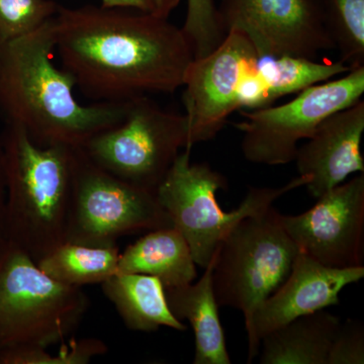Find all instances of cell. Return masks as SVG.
Returning a JSON list of instances; mask_svg holds the SVG:
<instances>
[{
	"label": "cell",
	"instance_id": "cell-6",
	"mask_svg": "<svg viewBox=\"0 0 364 364\" xmlns=\"http://www.w3.org/2000/svg\"><path fill=\"white\" fill-rule=\"evenodd\" d=\"M299 251L275 208L243 218L217 248L213 287L218 305L240 310L247 324L289 277Z\"/></svg>",
	"mask_w": 364,
	"mask_h": 364
},
{
	"label": "cell",
	"instance_id": "cell-5",
	"mask_svg": "<svg viewBox=\"0 0 364 364\" xmlns=\"http://www.w3.org/2000/svg\"><path fill=\"white\" fill-rule=\"evenodd\" d=\"M191 152L186 147L179 153L155 195L188 242L196 264L203 268L235 224L264 212L280 196L308 182V177L299 176L280 188H250L240 205L226 213L217 200L218 191L227 188L226 177L208 163L191 162Z\"/></svg>",
	"mask_w": 364,
	"mask_h": 364
},
{
	"label": "cell",
	"instance_id": "cell-20",
	"mask_svg": "<svg viewBox=\"0 0 364 364\" xmlns=\"http://www.w3.org/2000/svg\"><path fill=\"white\" fill-rule=\"evenodd\" d=\"M117 245L91 246L64 242L38 260V267L66 286L102 284L116 274L119 260Z\"/></svg>",
	"mask_w": 364,
	"mask_h": 364
},
{
	"label": "cell",
	"instance_id": "cell-13",
	"mask_svg": "<svg viewBox=\"0 0 364 364\" xmlns=\"http://www.w3.org/2000/svg\"><path fill=\"white\" fill-rule=\"evenodd\" d=\"M363 277V267H326L299 251L289 277L255 309L245 325L248 363L259 353L261 339L268 333L301 316L338 305L345 287Z\"/></svg>",
	"mask_w": 364,
	"mask_h": 364
},
{
	"label": "cell",
	"instance_id": "cell-14",
	"mask_svg": "<svg viewBox=\"0 0 364 364\" xmlns=\"http://www.w3.org/2000/svg\"><path fill=\"white\" fill-rule=\"evenodd\" d=\"M363 132L364 102L360 100L327 117L308 142L299 146L294 161L299 176L308 177L306 186L314 198L343 183L351 174L363 173Z\"/></svg>",
	"mask_w": 364,
	"mask_h": 364
},
{
	"label": "cell",
	"instance_id": "cell-24",
	"mask_svg": "<svg viewBox=\"0 0 364 364\" xmlns=\"http://www.w3.org/2000/svg\"><path fill=\"white\" fill-rule=\"evenodd\" d=\"M181 28L193 47L195 59L214 51L225 37L215 0H188L186 21Z\"/></svg>",
	"mask_w": 364,
	"mask_h": 364
},
{
	"label": "cell",
	"instance_id": "cell-12",
	"mask_svg": "<svg viewBox=\"0 0 364 364\" xmlns=\"http://www.w3.org/2000/svg\"><path fill=\"white\" fill-rule=\"evenodd\" d=\"M303 214H279L301 252L334 268L363 267L364 176L345 181L317 198Z\"/></svg>",
	"mask_w": 364,
	"mask_h": 364
},
{
	"label": "cell",
	"instance_id": "cell-4",
	"mask_svg": "<svg viewBox=\"0 0 364 364\" xmlns=\"http://www.w3.org/2000/svg\"><path fill=\"white\" fill-rule=\"evenodd\" d=\"M90 308L81 287L48 277L25 251L0 250V351L49 348L78 329Z\"/></svg>",
	"mask_w": 364,
	"mask_h": 364
},
{
	"label": "cell",
	"instance_id": "cell-1",
	"mask_svg": "<svg viewBox=\"0 0 364 364\" xmlns=\"http://www.w3.org/2000/svg\"><path fill=\"white\" fill-rule=\"evenodd\" d=\"M53 21L62 69L97 102L176 92L195 59L182 28L154 14L59 4Z\"/></svg>",
	"mask_w": 364,
	"mask_h": 364
},
{
	"label": "cell",
	"instance_id": "cell-28",
	"mask_svg": "<svg viewBox=\"0 0 364 364\" xmlns=\"http://www.w3.org/2000/svg\"><path fill=\"white\" fill-rule=\"evenodd\" d=\"M157 7V16L168 18L172 11L181 4V0H155Z\"/></svg>",
	"mask_w": 364,
	"mask_h": 364
},
{
	"label": "cell",
	"instance_id": "cell-10",
	"mask_svg": "<svg viewBox=\"0 0 364 364\" xmlns=\"http://www.w3.org/2000/svg\"><path fill=\"white\" fill-rule=\"evenodd\" d=\"M222 32L243 33L261 59H316L335 50L320 0H221Z\"/></svg>",
	"mask_w": 364,
	"mask_h": 364
},
{
	"label": "cell",
	"instance_id": "cell-15",
	"mask_svg": "<svg viewBox=\"0 0 364 364\" xmlns=\"http://www.w3.org/2000/svg\"><path fill=\"white\" fill-rule=\"evenodd\" d=\"M343 62H318L303 57L280 56L261 60L242 88L240 109L269 107L275 100L299 93L350 71Z\"/></svg>",
	"mask_w": 364,
	"mask_h": 364
},
{
	"label": "cell",
	"instance_id": "cell-25",
	"mask_svg": "<svg viewBox=\"0 0 364 364\" xmlns=\"http://www.w3.org/2000/svg\"><path fill=\"white\" fill-rule=\"evenodd\" d=\"M364 328L360 321L347 320L340 324L333 340L327 364H363Z\"/></svg>",
	"mask_w": 364,
	"mask_h": 364
},
{
	"label": "cell",
	"instance_id": "cell-2",
	"mask_svg": "<svg viewBox=\"0 0 364 364\" xmlns=\"http://www.w3.org/2000/svg\"><path fill=\"white\" fill-rule=\"evenodd\" d=\"M53 18L21 39L0 44V114L38 145L80 148L119 124L129 102L79 104L73 79L53 62Z\"/></svg>",
	"mask_w": 364,
	"mask_h": 364
},
{
	"label": "cell",
	"instance_id": "cell-26",
	"mask_svg": "<svg viewBox=\"0 0 364 364\" xmlns=\"http://www.w3.org/2000/svg\"><path fill=\"white\" fill-rule=\"evenodd\" d=\"M102 6L111 9H128L154 14L157 16V7L155 0H102Z\"/></svg>",
	"mask_w": 364,
	"mask_h": 364
},
{
	"label": "cell",
	"instance_id": "cell-18",
	"mask_svg": "<svg viewBox=\"0 0 364 364\" xmlns=\"http://www.w3.org/2000/svg\"><path fill=\"white\" fill-rule=\"evenodd\" d=\"M105 298L116 308L132 331L154 332L161 327L186 331L188 326L174 317L162 282L140 273H116L102 284Z\"/></svg>",
	"mask_w": 364,
	"mask_h": 364
},
{
	"label": "cell",
	"instance_id": "cell-21",
	"mask_svg": "<svg viewBox=\"0 0 364 364\" xmlns=\"http://www.w3.org/2000/svg\"><path fill=\"white\" fill-rule=\"evenodd\" d=\"M340 61L351 69L364 66V0H320Z\"/></svg>",
	"mask_w": 364,
	"mask_h": 364
},
{
	"label": "cell",
	"instance_id": "cell-17",
	"mask_svg": "<svg viewBox=\"0 0 364 364\" xmlns=\"http://www.w3.org/2000/svg\"><path fill=\"white\" fill-rule=\"evenodd\" d=\"M196 264L188 242L174 227L152 230L119 255L117 273H140L156 277L164 289L193 284Z\"/></svg>",
	"mask_w": 364,
	"mask_h": 364
},
{
	"label": "cell",
	"instance_id": "cell-9",
	"mask_svg": "<svg viewBox=\"0 0 364 364\" xmlns=\"http://www.w3.org/2000/svg\"><path fill=\"white\" fill-rule=\"evenodd\" d=\"M363 93L364 66L311 86L287 104L239 109L244 119L234 126L242 133L244 157L269 166L293 162L301 140H308L327 117L359 102Z\"/></svg>",
	"mask_w": 364,
	"mask_h": 364
},
{
	"label": "cell",
	"instance_id": "cell-7",
	"mask_svg": "<svg viewBox=\"0 0 364 364\" xmlns=\"http://www.w3.org/2000/svg\"><path fill=\"white\" fill-rule=\"evenodd\" d=\"M186 147V114L165 111L149 97H140L129 100L119 124L93 136L80 149L112 176L155 193Z\"/></svg>",
	"mask_w": 364,
	"mask_h": 364
},
{
	"label": "cell",
	"instance_id": "cell-23",
	"mask_svg": "<svg viewBox=\"0 0 364 364\" xmlns=\"http://www.w3.org/2000/svg\"><path fill=\"white\" fill-rule=\"evenodd\" d=\"M107 352V346L98 339H72L62 345L57 355L46 348H20L0 351V364H86L95 356Z\"/></svg>",
	"mask_w": 364,
	"mask_h": 364
},
{
	"label": "cell",
	"instance_id": "cell-19",
	"mask_svg": "<svg viewBox=\"0 0 364 364\" xmlns=\"http://www.w3.org/2000/svg\"><path fill=\"white\" fill-rule=\"evenodd\" d=\"M341 320L326 310L301 316L265 335L261 364H327Z\"/></svg>",
	"mask_w": 364,
	"mask_h": 364
},
{
	"label": "cell",
	"instance_id": "cell-3",
	"mask_svg": "<svg viewBox=\"0 0 364 364\" xmlns=\"http://www.w3.org/2000/svg\"><path fill=\"white\" fill-rule=\"evenodd\" d=\"M4 239L35 262L65 242L76 148L40 146L23 129L6 124Z\"/></svg>",
	"mask_w": 364,
	"mask_h": 364
},
{
	"label": "cell",
	"instance_id": "cell-8",
	"mask_svg": "<svg viewBox=\"0 0 364 364\" xmlns=\"http://www.w3.org/2000/svg\"><path fill=\"white\" fill-rule=\"evenodd\" d=\"M169 227L154 193L112 176L76 148L65 242L112 246L122 236Z\"/></svg>",
	"mask_w": 364,
	"mask_h": 364
},
{
	"label": "cell",
	"instance_id": "cell-16",
	"mask_svg": "<svg viewBox=\"0 0 364 364\" xmlns=\"http://www.w3.org/2000/svg\"><path fill=\"white\" fill-rule=\"evenodd\" d=\"M215 257L217 250L196 284L165 289L167 303L174 317L181 322L188 320L195 333V364L232 363L213 287Z\"/></svg>",
	"mask_w": 364,
	"mask_h": 364
},
{
	"label": "cell",
	"instance_id": "cell-22",
	"mask_svg": "<svg viewBox=\"0 0 364 364\" xmlns=\"http://www.w3.org/2000/svg\"><path fill=\"white\" fill-rule=\"evenodd\" d=\"M53 0H0V44L21 39L54 18Z\"/></svg>",
	"mask_w": 364,
	"mask_h": 364
},
{
	"label": "cell",
	"instance_id": "cell-11",
	"mask_svg": "<svg viewBox=\"0 0 364 364\" xmlns=\"http://www.w3.org/2000/svg\"><path fill=\"white\" fill-rule=\"evenodd\" d=\"M261 60L251 41L237 30L229 31L214 51L193 59L182 95L189 147L214 139L230 114L240 109L242 88Z\"/></svg>",
	"mask_w": 364,
	"mask_h": 364
},
{
	"label": "cell",
	"instance_id": "cell-27",
	"mask_svg": "<svg viewBox=\"0 0 364 364\" xmlns=\"http://www.w3.org/2000/svg\"><path fill=\"white\" fill-rule=\"evenodd\" d=\"M6 186L4 171V154L0 136V250L6 243L4 239V212H6Z\"/></svg>",
	"mask_w": 364,
	"mask_h": 364
}]
</instances>
